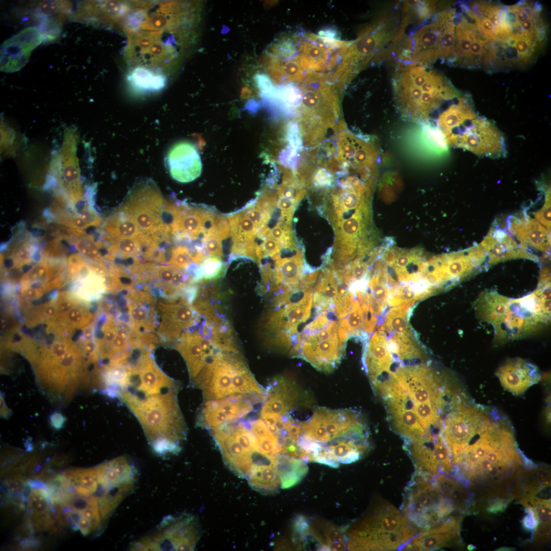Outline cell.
Returning <instances> with one entry per match:
<instances>
[{
  "label": "cell",
  "mask_w": 551,
  "mask_h": 551,
  "mask_svg": "<svg viewBox=\"0 0 551 551\" xmlns=\"http://www.w3.org/2000/svg\"><path fill=\"white\" fill-rule=\"evenodd\" d=\"M129 80L135 88L146 91L159 90L164 87L166 83L165 77L162 72L142 66L133 69Z\"/></svg>",
  "instance_id": "cell-35"
},
{
  "label": "cell",
  "mask_w": 551,
  "mask_h": 551,
  "mask_svg": "<svg viewBox=\"0 0 551 551\" xmlns=\"http://www.w3.org/2000/svg\"><path fill=\"white\" fill-rule=\"evenodd\" d=\"M349 535L368 539L383 550H392L403 549L416 534L403 513L390 504H384Z\"/></svg>",
  "instance_id": "cell-6"
},
{
  "label": "cell",
  "mask_w": 551,
  "mask_h": 551,
  "mask_svg": "<svg viewBox=\"0 0 551 551\" xmlns=\"http://www.w3.org/2000/svg\"><path fill=\"white\" fill-rule=\"evenodd\" d=\"M384 334L375 332L363 351V364L372 386L387 381L393 372L390 369L393 357Z\"/></svg>",
  "instance_id": "cell-18"
},
{
  "label": "cell",
  "mask_w": 551,
  "mask_h": 551,
  "mask_svg": "<svg viewBox=\"0 0 551 551\" xmlns=\"http://www.w3.org/2000/svg\"><path fill=\"white\" fill-rule=\"evenodd\" d=\"M233 393L264 398V389L255 379L247 367L235 370L232 379Z\"/></svg>",
  "instance_id": "cell-37"
},
{
  "label": "cell",
  "mask_w": 551,
  "mask_h": 551,
  "mask_svg": "<svg viewBox=\"0 0 551 551\" xmlns=\"http://www.w3.org/2000/svg\"><path fill=\"white\" fill-rule=\"evenodd\" d=\"M298 397V391L293 384L282 378H276L265 389L261 415L282 417L288 415Z\"/></svg>",
  "instance_id": "cell-23"
},
{
  "label": "cell",
  "mask_w": 551,
  "mask_h": 551,
  "mask_svg": "<svg viewBox=\"0 0 551 551\" xmlns=\"http://www.w3.org/2000/svg\"><path fill=\"white\" fill-rule=\"evenodd\" d=\"M525 507L532 508L538 521L534 538L537 542L549 540L550 534V500L532 496L520 499Z\"/></svg>",
  "instance_id": "cell-32"
},
{
  "label": "cell",
  "mask_w": 551,
  "mask_h": 551,
  "mask_svg": "<svg viewBox=\"0 0 551 551\" xmlns=\"http://www.w3.org/2000/svg\"><path fill=\"white\" fill-rule=\"evenodd\" d=\"M319 36L325 39L328 42L331 40H334L338 38V35L336 31L332 28H327L319 32Z\"/></svg>",
  "instance_id": "cell-56"
},
{
  "label": "cell",
  "mask_w": 551,
  "mask_h": 551,
  "mask_svg": "<svg viewBox=\"0 0 551 551\" xmlns=\"http://www.w3.org/2000/svg\"><path fill=\"white\" fill-rule=\"evenodd\" d=\"M197 331L184 332L177 341L175 348L183 356L187 365L191 381L197 376L209 357L202 348Z\"/></svg>",
  "instance_id": "cell-27"
},
{
  "label": "cell",
  "mask_w": 551,
  "mask_h": 551,
  "mask_svg": "<svg viewBox=\"0 0 551 551\" xmlns=\"http://www.w3.org/2000/svg\"><path fill=\"white\" fill-rule=\"evenodd\" d=\"M183 298H163L157 304V334L166 342L177 341L198 320L196 312Z\"/></svg>",
  "instance_id": "cell-14"
},
{
  "label": "cell",
  "mask_w": 551,
  "mask_h": 551,
  "mask_svg": "<svg viewBox=\"0 0 551 551\" xmlns=\"http://www.w3.org/2000/svg\"><path fill=\"white\" fill-rule=\"evenodd\" d=\"M191 260L188 248L184 246H179L172 249L169 264L176 269L182 270L189 266Z\"/></svg>",
  "instance_id": "cell-43"
},
{
  "label": "cell",
  "mask_w": 551,
  "mask_h": 551,
  "mask_svg": "<svg viewBox=\"0 0 551 551\" xmlns=\"http://www.w3.org/2000/svg\"><path fill=\"white\" fill-rule=\"evenodd\" d=\"M456 510L451 500L435 486L433 477L417 472L406 487L403 514L413 525L428 529L446 519Z\"/></svg>",
  "instance_id": "cell-4"
},
{
  "label": "cell",
  "mask_w": 551,
  "mask_h": 551,
  "mask_svg": "<svg viewBox=\"0 0 551 551\" xmlns=\"http://www.w3.org/2000/svg\"><path fill=\"white\" fill-rule=\"evenodd\" d=\"M496 374L504 389L515 395L522 394L541 379L536 366L519 358L508 360Z\"/></svg>",
  "instance_id": "cell-22"
},
{
  "label": "cell",
  "mask_w": 551,
  "mask_h": 551,
  "mask_svg": "<svg viewBox=\"0 0 551 551\" xmlns=\"http://www.w3.org/2000/svg\"><path fill=\"white\" fill-rule=\"evenodd\" d=\"M452 461L458 478L484 488L495 498L507 489L509 475L522 463L512 431L491 421Z\"/></svg>",
  "instance_id": "cell-1"
},
{
  "label": "cell",
  "mask_w": 551,
  "mask_h": 551,
  "mask_svg": "<svg viewBox=\"0 0 551 551\" xmlns=\"http://www.w3.org/2000/svg\"><path fill=\"white\" fill-rule=\"evenodd\" d=\"M5 265L7 267H10L12 266L13 262L11 259H8L5 261Z\"/></svg>",
  "instance_id": "cell-57"
},
{
  "label": "cell",
  "mask_w": 551,
  "mask_h": 551,
  "mask_svg": "<svg viewBox=\"0 0 551 551\" xmlns=\"http://www.w3.org/2000/svg\"><path fill=\"white\" fill-rule=\"evenodd\" d=\"M348 337L340 320L332 321L321 329L296 336L290 355L302 358L317 370L330 372L343 358Z\"/></svg>",
  "instance_id": "cell-5"
},
{
  "label": "cell",
  "mask_w": 551,
  "mask_h": 551,
  "mask_svg": "<svg viewBox=\"0 0 551 551\" xmlns=\"http://www.w3.org/2000/svg\"><path fill=\"white\" fill-rule=\"evenodd\" d=\"M413 305V302H409L391 309L388 311L386 318L387 330L395 334L409 332L408 318L410 311Z\"/></svg>",
  "instance_id": "cell-38"
},
{
  "label": "cell",
  "mask_w": 551,
  "mask_h": 551,
  "mask_svg": "<svg viewBox=\"0 0 551 551\" xmlns=\"http://www.w3.org/2000/svg\"><path fill=\"white\" fill-rule=\"evenodd\" d=\"M277 469L281 481V487L288 488L298 483L308 470L306 462L279 454Z\"/></svg>",
  "instance_id": "cell-33"
},
{
  "label": "cell",
  "mask_w": 551,
  "mask_h": 551,
  "mask_svg": "<svg viewBox=\"0 0 551 551\" xmlns=\"http://www.w3.org/2000/svg\"><path fill=\"white\" fill-rule=\"evenodd\" d=\"M367 431L361 425L347 434L319 447L313 461L336 468L339 463L347 464L359 460L368 447Z\"/></svg>",
  "instance_id": "cell-13"
},
{
  "label": "cell",
  "mask_w": 551,
  "mask_h": 551,
  "mask_svg": "<svg viewBox=\"0 0 551 551\" xmlns=\"http://www.w3.org/2000/svg\"><path fill=\"white\" fill-rule=\"evenodd\" d=\"M461 519L448 517L416 535L403 547L408 550H432L459 540Z\"/></svg>",
  "instance_id": "cell-20"
},
{
  "label": "cell",
  "mask_w": 551,
  "mask_h": 551,
  "mask_svg": "<svg viewBox=\"0 0 551 551\" xmlns=\"http://www.w3.org/2000/svg\"><path fill=\"white\" fill-rule=\"evenodd\" d=\"M302 101V94L299 89L292 84L276 87V93L273 104L278 105L284 110L290 112L299 106Z\"/></svg>",
  "instance_id": "cell-40"
},
{
  "label": "cell",
  "mask_w": 551,
  "mask_h": 551,
  "mask_svg": "<svg viewBox=\"0 0 551 551\" xmlns=\"http://www.w3.org/2000/svg\"><path fill=\"white\" fill-rule=\"evenodd\" d=\"M456 14L454 9L439 12L430 18L429 22L416 31L411 38L405 40L399 55L401 63L428 66L441 59L443 34Z\"/></svg>",
  "instance_id": "cell-8"
},
{
  "label": "cell",
  "mask_w": 551,
  "mask_h": 551,
  "mask_svg": "<svg viewBox=\"0 0 551 551\" xmlns=\"http://www.w3.org/2000/svg\"><path fill=\"white\" fill-rule=\"evenodd\" d=\"M509 230L525 248L531 247L543 253L550 248V233L536 219L522 215L513 217L509 221Z\"/></svg>",
  "instance_id": "cell-24"
},
{
  "label": "cell",
  "mask_w": 551,
  "mask_h": 551,
  "mask_svg": "<svg viewBox=\"0 0 551 551\" xmlns=\"http://www.w3.org/2000/svg\"><path fill=\"white\" fill-rule=\"evenodd\" d=\"M276 268L282 274L284 279V283L292 286L295 289L301 288L303 274V260L302 253L297 252L295 256L292 258H285L276 260Z\"/></svg>",
  "instance_id": "cell-36"
},
{
  "label": "cell",
  "mask_w": 551,
  "mask_h": 551,
  "mask_svg": "<svg viewBox=\"0 0 551 551\" xmlns=\"http://www.w3.org/2000/svg\"><path fill=\"white\" fill-rule=\"evenodd\" d=\"M113 229H114V234L117 235L120 239L138 238L142 236L137 224L129 218L118 220L115 223V228Z\"/></svg>",
  "instance_id": "cell-42"
},
{
  "label": "cell",
  "mask_w": 551,
  "mask_h": 551,
  "mask_svg": "<svg viewBox=\"0 0 551 551\" xmlns=\"http://www.w3.org/2000/svg\"><path fill=\"white\" fill-rule=\"evenodd\" d=\"M477 30L474 23L467 16L457 14L455 52L450 63L468 68L470 46Z\"/></svg>",
  "instance_id": "cell-30"
},
{
  "label": "cell",
  "mask_w": 551,
  "mask_h": 551,
  "mask_svg": "<svg viewBox=\"0 0 551 551\" xmlns=\"http://www.w3.org/2000/svg\"><path fill=\"white\" fill-rule=\"evenodd\" d=\"M300 436L319 444L342 437L363 424L359 413L349 409H316L311 417L300 422Z\"/></svg>",
  "instance_id": "cell-10"
},
{
  "label": "cell",
  "mask_w": 551,
  "mask_h": 551,
  "mask_svg": "<svg viewBox=\"0 0 551 551\" xmlns=\"http://www.w3.org/2000/svg\"><path fill=\"white\" fill-rule=\"evenodd\" d=\"M229 233L230 227L227 218L221 215L214 213L212 228L209 235L215 236L222 240L227 238Z\"/></svg>",
  "instance_id": "cell-44"
},
{
  "label": "cell",
  "mask_w": 551,
  "mask_h": 551,
  "mask_svg": "<svg viewBox=\"0 0 551 551\" xmlns=\"http://www.w3.org/2000/svg\"><path fill=\"white\" fill-rule=\"evenodd\" d=\"M545 193V203L542 207L534 213L536 220L547 230L550 229V190Z\"/></svg>",
  "instance_id": "cell-45"
},
{
  "label": "cell",
  "mask_w": 551,
  "mask_h": 551,
  "mask_svg": "<svg viewBox=\"0 0 551 551\" xmlns=\"http://www.w3.org/2000/svg\"><path fill=\"white\" fill-rule=\"evenodd\" d=\"M260 245L266 256H270V257L280 253V249L282 248L280 243L272 238L265 239Z\"/></svg>",
  "instance_id": "cell-52"
},
{
  "label": "cell",
  "mask_w": 551,
  "mask_h": 551,
  "mask_svg": "<svg viewBox=\"0 0 551 551\" xmlns=\"http://www.w3.org/2000/svg\"><path fill=\"white\" fill-rule=\"evenodd\" d=\"M334 178L330 171L324 169L317 170L312 177V181L315 187L320 188L330 186Z\"/></svg>",
  "instance_id": "cell-49"
},
{
  "label": "cell",
  "mask_w": 551,
  "mask_h": 551,
  "mask_svg": "<svg viewBox=\"0 0 551 551\" xmlns=\"http://www.w3.org/2000/svg\"><path fill=\"white\" fill-rule=\"evenodd\" d=\"M51 502L46 488L31 487L26 503L33 525L36 530H47L54 524L55 510Z\"/></svg>",
  "instance_id": "cell-29"
},
{
  "label": "cell",
  "mask_w": 551,
  "mask_h": 551,
  "mask_svg": "<svg viewBox=\"0 0 551 551\" xmlns=\"http://www.w3.org/2000/svg\"><path fill=\"white\" fill-rule=\"evenodd\" d=\"M167 164L171 177L181 183H188L197 178L202 165L194 145L182 142L174 145L167 155Z\"/></svg>",
  "instance_id": "cell-21"
},
{
  "label": "cell",
  "mask_w": 551,
  "mask_h": 551,
  "mask_svg": "<svg viewBox=\"0 0 551 551\" xmlns=\"http://www.w3.org/2000/svg\"><path fill=\"white\" fill-rule=\"evenodd\" d=\"M235 369L223 359L221 352L213 358V366L210 375L201 389L204 398L215 400L233 394L232 379Z\"/></svg>",
  "instance_id": "cell-26"
},
{
  "label": "cell",
  "mask_w": 551,
  "mask_h": 551,
  "mask_svg": "<svg viewBox=\"0 0 551 551\" xmlns=\"http://www.w3.org/2000/svg\"><path fill=\"white\" fill-rule=\"evenodd\" d=\"M199 425L210 430L221 427L229 422L227 415L215 405L213 400H206L199 414Z\"/></svg>",
  "instance_id": "cell-39"
},
{
  "label": "cell",
  "mask_w": 551,
  "mask_h": 551,
  "mask_svg": "<svg viewBox=\"0 0 551 551\" xmlns=\"http://www.w3.org/2000/svg\"><path fill=\"white\" fill-rule=\"evenodd\" d=\"M477 116L467 97L459 96L455 102L439 113L433 127L439 131L444 138L464 122Z\"/></svg>",
  "instance_id": "cell-28"
},
{
  "label": "cell",
  "mask_w": 551,
  "mask_h": 551,
  "mask_svg": "<svg viewBox=\"0 0 551 551\" xmlns=\"http://www.w3.org/2000/svg\"><path fill=\"white\" fill-rule=\"evenodd\" d=\"M447 145L469 151L477 155L497 158L505 154L504 137L493 123L482 117L464 122L446 135Z\"/></svg>",
  "instance_id": "cell-9"
},
{
  "label": "cell",
  "mask_w": 551,
  "mask_h": 551,
  "mask_svg": "<svg viewBox=\"0 0 551 551\" xmlns=\"http://www.w3.org/2000/svg\"><path fill=\"white\" fill-rule=\"evenodd\" d=\"M226 266L220 258L209 256L206 258L200 266L197 268L194 282L201 280H214L222 276L226 270Z\"/></svg>",
  "instance_id": "cell-41"
},
{
  "label": "cell",
  "mask_w": 551,
  "mask_h": 551,
  "mask_svg": "<svg viewBox=\"0 0 551 551\" xmlns=\"http://www.w3.org/2000/svg\"><path fill=\"white\" fill-rule=\"evenodd\" d=\"M30 268L31 266L29 265H24L23 266V270L24 272H27L30 269Z\"/></svg>",
  "instance_id": "cell-59"
},
{
  "label": "cell",
  "mask_w": 551,
  "mask_h": 551,
  "mask_svg": "<svg viewBox=\"0 0 551 551\" xmlns=\"http://www.w3.org/2000/svg\"><path fill=\"white\" fill-rule=\"evenodd\" d=\"M251 430L256 439L258 452L272 459H278L279 439L261 419L253 421Z\"/></svg>",
  "instance_id": "cell-34"
},
{
  "label": "cell",
  "mask_w": 551,
  "mask_h": 551,
  "mask_svg": "<svg viewBox=\"0 0 551 551\" xmlns=\"http://www.w3.org/2000/svg\"><path fill=\"white\" fill-rule=\"evenodd\" d=\"M384 399L395 430L406 441L410 442L427 437L407 393L399 392Z\"/></svg>",
  "instance_id": "cell-17"
},
{
  "label": "cell",
  "mask_w": 551,
  "mask_h": 551,
  "mask_svg": "<svg viewBox=\"0 0 551 551\" xmlns=\"http://www.w3.org/2000/svg\"><path fill=\"white\" fill-rule=\"evenodd\" d=\"M80 333H81L80 331L77 332L75 334V335L73 336L72 339L73 340H77V339L78 338L79 336L80 335Z\"/></svg>",
  "instance_id": "cell-58"
},
{
  "label": "cell",
  "mask_w": 551,
  "mask_h": 551,
  "mask_svg": "<svg viewBox=\"0 0 551 551\" xmlns=\"http://www.w3.org/2000/svg\"><path fill=\"white\" fill-rule=\"evenodd\" d=\"M245 215L259 230L267 223L271 213L260 209L257 207L246 208L244 210Z\"/></svg>",
  "instance_id": "cell-46"
},
{
  "label": "cell",
  "mask_w": 551,
  "mask_h": 551,
  "mask_svg": "<svg viewBox=\"0 0 551 551\" xmlns=\"http://www.w3.org/2000/svg\"><path fill=\"white\" fill-rule=\"evenodd\" d=\"M139 238H123L120 239L118 247L124 256L135 254L138 248Z\"/></svg>",
  "instance_id": "cell-50"
},
{
  "label": "cell",
  "mask_w": 551,
  "mask_h": 551,
  "mask_svg": "<svg viewBox=\"0 0 551 551\" xmlns=\"http://www.w3.org/2000/svg\"><path fill=\"white\" fill-rule=\"evenodd\" d=\"M507 505L505 500H495L489 504L487 510L489 512L496 513L503 511Z\"/></svg>",
  "instance_id": "cell-55"
},
{
  "label": "cell",
  "mask_w": 551,
  "mask_h": 551,
  "mask_svg": "<svg viewBox=\"0 0 551 551\" xmlns=\"http://www.w3.org/2000/svg\"><path fill=\"white\" fill-rule=\"evenodd\" d=\"M211 430L226 464L236 474L246 478L257 453L253 455L245 450L233 435L228 423Z\"/></svg>",
  "instance_id": "cell-19"
},
{
  "label": "cell",
  "mask_w": 551,
  "mask_h": 551,
  "mask_svg": "<svg viewBox=\"0 0 551 551\" xmlns=\"http://www.w3.org/2000/svg\"><path fill=\"white\" fill-rule=\"evenodd\" d=\"M31 17L37 23L43 43L59 38L64 23L72 14V6L67 1H43L33 6Z\"/></svg>",
  "instance_id": "cell-16"
},
{
  "label": "cell",
  "mask_w": 551,
  "mask_h": 551,
  "mask_svg": "<svg viewBox=\"0 0 551 551\" xmlns=\"http://www.w3.org/2000/svg\"><path fill=\"white\" fill-rule=\"evenodd\" d=\"M201 527L193 515L183 513L163 518L152 532L134 542L132 550H193L199 539Z\"/></svg>",
  "instance_id": "cell-7"
},
{
  "label": "cell",
  "mask_w": 551,
  "mask_h": 551,
  "mask_svg": "<svg viewBox=\"0 0 551 551\" xmlns=\"http://www.w3.org/2000/svg\"><path fill=\"white\" fill-rule=\"evenodd\" d=\"M491 421L480 410L458 405L447 415L441 430L452 459L458 455L475 435L485 430Z\"/></svg>",
  "instance_id": "cell-11"
},
{
  "label": "cell",
  "mask_w": 551,
  "mask_h": 551,
  "mask_svg": "<svg viewBox=\"0 0 551 551\" xmlns=\"http://www.w3.org/2000/svg\"><path fill=\"white\" fill-rule=\"evenodd\" d=\"M275 53L284 57H289L295 52V48L292 43L289 41H285L278 45L275 48Z\"/></svg>",
  "instance_id": "cell-54"
},
{
  "label": "cell",
  "mask_w": 551,
  "mask_h": 551,
  "mask_svg": "<svg viewBox=\"0 0 551 551\" xmlns=\"http://www.w3.org/2000/svg\"><path fill=\"white\" fill-rule=\"evenodd\" d=\"M256 82L260 90L261 95L268 101L274 92V86L270 78L264 74H257L255 77Z\"/></svg>",
  "instance_id": "cell-48"
},
{
  "label": "cell",
  "mask_w": 551,
  "mask_h": 551,
  "mask_svg": "<svg viewBox=\"0 0 551 551\" xmlns=\"http://www.w3.org/2000/svg\"><path fill=\"white\" fill-rule=\"evenodd\" d=\"M416 472L434 477L454 472L449 450L440 433L408 442Z\"/></svg>",
  "instance_id": "cell-12"
},
{
  "label": "cell",
  "mask_w": 551,
  "mask_h": 551,
  "mask_svg": "<svg viewBox=\"0 0 551 551\" xmlns=\"http://www.w3.org/2000/svg\"><path fill=\"white\" fill-rule=\"evenodd\" d=\"M246 479L252 488L265 494L277 492L281 486L277 466L273 465H254Z\"/></svg>",
  "instance_id": "cell-31"
},
{
  "label": "cell",
  "mask_w": 551,
  "mask_h": 551,
  "mask_svg": "<svg viewBox=\"0 0 551 551\" xmlns=\"http://www.w3.org/2000/svg\"><path fill=\"white\" fill-rule=\"evenodd\" d=\"M221 240L214 235H207L204 237V247L207 253L210 256L220 258L223 256Z\"/></svg>",
  "instance_id": "cell-47"
},
{
  "label": "cell",
  "mask_w": 551,
  "mask_h": 551,
  "mask_svg": "<svg viewBox=\"0 0 551 551\" xmlns=\"http://www.w3.org/2000/svg\"><path fill=\"white\" fill-rule=\"evenodd\" d=\"M526 514L522 520L523 528L528 531H535L538 524V521L535 513L531 507H525Z\"/></svg>",
  "instance_id": "cell-51"
},
{
  "label": "cell",
  "mask_w": 551,
  "mask_h": 551,
  "mask_svg": "<svg viewBox=\"0 0 551 551\" xmlns=\"http://www.w3.org/2000/svg\"><path fill=\"white\" fill-rule=\"evenodd\" d=\"M392 85L401 115L427 127L443 104L460 96L445 77L419 63L400 64L393 74Z\"/></svg>",
  "instance_id": "cell-2"
},
{
  "label": "cell",
  "mask_w": 551,
  "mask_h": 551,
  "mask_svg": "<svg viewBox=\"0 0 551 551\" xmlns=\"http://www.w3.org/2000/svg\"><path fill=\"white\" fill-rule=\"evenodd\" d=\"M179 386L162 392L122 394L119 397L137 418L146 439L159 455L178 454L186 437L180 409Z\"/></svg>",
  "instance_id": "cell-3"
},
{
  "label": "cell",
  "mask_w": 551,
  "mask_h": 551,
  "mask_svg": "<svg viewBox=\"0 0 551 551\" xmlns=\"http://www.w3.org/2000/svg\"><path fill=\"white\" fill-rule=\"evenodd\" d=\"M481 245L488 253L491 263L516 258H535L517 243L507 233L500 230H491Z\"/></svg>",
  "instance_id": "cell-25"
},
{
  "label": "cell",
  "mask_w": 551,
  "mask_h": 551,
  "mask_svg": "<svg viewBox=\"0 0 551 551\" xmlns=\"http://www.w3.org/2000/svg\"><path fill=\"white\" fill-rule=\"evenodd\" d=\"M42 42L43 36L37 27L24 28L6 40L1 46V70L6 73L20 70L29 62L33 51Z\"/></svg>",
  "instance_id": "cell-15"
},
{
  "label": "cell",
  "mask_w": 551,
  "mask_h": 551,
  "mask_svg": "<svg viewBox=\"0 0 551 551\" xmlns=\"http://www.w3.org/2000/svg\"><path fill=\"white\" fill-rule=\"evenodd\" d=\"M297 204L296 202L281 197L278 202V206L286 214L292 216Z\"/></svg>",
  "instance_id": "cell-53"
}]
</instances>
